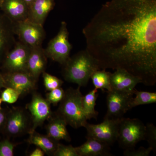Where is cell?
Here are the masks:
<instances>
[{
	"label": "cell",
	"instance_id": "1",
	"mask_svg": "<svg viewBox=\"0 0 156 156\" xmlns=\"http://www.w3.org/2000/svg\"><path fill=\"white\" fill-rule=\"evenodd\" d=\"M101 69H123L156 83V0H111L83 30Z\"/></svg>",
	"mask_w": 156,
	"mask_h": 156
},
{
	"label": "cell",
	"instance_id": "2",
	"mask_svg": "<svg viewBox=\"0 0 156 156\" xmlns=\"http://www.w3.org/2000/svg\"><path fill=\"white\" fill-rule=\"evenodd\" d=\"M62 66L65 80L80 87H86L93 73L101 69L96 59L86 49L70 56Z\"/></svg>",
	"mask_w": 156,
	"mask_h": 156
},
{
	"label": "cell",
	"instance_id": "3",
	"mask_svg": "<svg viewBox=\"0 0 156 156\" xmlns=\"http://www.w3.org/2000/svg\"><path fill=\"white\" fill-rule=\"evenodd\" d=\"M69 88L65 91L64 97L59 102L55 114L66 122L67 125L73 128L83 127L87 122L83 108V95L80 89Z\"/></svg>",
	"mask_w": 156,
	"mask_h": 156
},
{
	"label": "cell",
	"instance_id": "4",
	"mask_svg": "<svg viewBox=\"0 0 156 156\" xmlns=\"http://www.w3.org/2000/svg\"><path fill=\"white\" fill-rule=\"evenodd\" d=\"M145 125L137 119L124 117L120 119L117 141L124 150L135 148L137 144L144 140Z\"/></svg>",
	"mask_w": 156,
	"mask_h": 156
},
{
	"label": "cell",
	"instance_id": "5",
	"mask_svg": "<svg viewBox=\"0 0 156 156\" xmlns=\"http://www.w3.org/2000/svg\"><path fill=\"white\" fill-rule=\"evenodd\" d=\"M69 33L67 23L62 21L58 34L48 43L44 49L48 58L56 62L62 66L64 65L70 57L72 46L69 41Z\"/></svg>",
	"mask_w": 156,
	"mask_h": 156
},
{
	"label": "cell",
	"instance_id": "6",
	"mask_svg": "<svg viewBox=\"0 0 156 156\" xmlns=\"http://www.w3.org/2000/svg\"><path fill=\"white\" fill-rule=\"evenodd\" d=\"M120 119H110L104 117L102 122L97 125L87 122L83 127L87 129V137L94 138L112 145L117 141Z\"/></svg>",
	"mask_w": 156,
	"mask_h": 156
},
{
	"label": "cell",
	"instance_id": "7",
	"mask_svg": "<svg viewBox=\"0 0 156 156\" xmlns=\"http://www.w3.org/2000/svg\"><path fill=\"white\" fill-rule=\"evenodd\" d=\"M13 26L20 41L31 48L42 46L46 35L43 25L26 20L13 23Z\"/></svg>",
	"mask_w": 156,
	"mask_h": 156
},
{
	"label": "cell",
	"instance_id": "8",
	"mask_svg": "<svg viewBox=\"0 0 156 156\" xmlns=\"http://www.w3.org/2000/svg\"><path fill=\"white\" fill-rule=\"evenodd\" d=\"M30 114L32 126L28 134L36 131L38 127L43 125L47 120L49 119L53 114L51 111V104L46 98L37 92L33 94L31 100L26 105Z\"/></svg>",
	"mask_w": 156,
	"mask_h": 156
},
{
	"label": "cell",
	"instance_id": "9",
	"mask_svg": "<svg viewBox=\"0 0 156 156\" xmlns=\"http://www.w3.org/2000/svg\"><path fill=\"white\" fill-rule=\"evenodd\" d=\"M107 92V110L105 117L110 119L123 118L124 115L131 109L130 104L134 94L114 89Z\"/></svg>",
	"mask_w": 156,
	"mask_h": 156
},
{
	"label": "cell",
	"instance_id": "10",
	"mask_svg": "<svg viewBox=\"0 0 156 156\" xmlns=\"http://www.w3.org/2000/svg\"><path fill=\"white\" fill-rule=\"evenodd\" d=\"M31 48L27 45L20 41H16L3 60V68L6 72H27V60Z\"/></svg>",
	"mask_w": 156,
	"mask_h": 156
},
{
	"label": "cell",
	"instance_id": "11",
	"mask_svg": "<svg viewBox=\"0 0 156 156\" xmlns=\"http://www.w3.org/2000/svg\"><path fill=\"white\" fill-rule=\"evenodd\" d=\"M30 120L27 112L20 107L14 108L8 112L4 129L9 136H17L30 130Z\"/></svg>",
	"mask_w": 156,
	"mask_h": 156
},
{
	"label": "cell",
	"instance_id": "12",
	"mask_svg": "<svg viewBox=\"0 0 156 156\" xmlns=\"http://www.w3.org/2000/svg\"><path fill=\"white\" fill-rule=\"evenodd\" d=\"M6 87H11L20 93V96L32 92L37 81L27 72H5L3 74Z\"/></svg>",
	"mask_w": 156,
	"mask_h": 156
},
{
	"label": "cell",
	"instance_id": "13",
	"mask_svg": "<svg viewBox=\"0 0 156 156\" xmlns=\"http://www.w3.org/2000/svg\"><path fill=\"white\" fill-rule=\"evenodd\" d=\"M13 23L3 13H0V62L13 48L15 40Z\"/></svg>",
	"mask_w": 156,
	"mask_h": 156
},
{
	"label": "cell",
	"instance_id": "14",
	"mask_svg": "<svg viewBox=\"0 0 156 156\" xmlns=\"http://www.w3.org/2000/svg\"><path fill=\"white\" fill-rule=\"evenodd\" d=\"M110 79L112 89L128 93H133L136 85L142 83L139 77L123 69H118L111 73Z\"/></svg>",
	"mask_w": 156,
	"mask_h": 156
},
{
	"label": "cell",
	"instance_id": "15",
	"mask_svg": "<svg viewBox=\"0 0 156 156\" xmlns=\"http://www.w3.org/2000/svg\"><path fill=\"white\" fill-rule=\"evenodd\" d=\"M0 9L13 23L27 20L29 7L23 0H2Z\"/></svg>",
	"mask_w": 156,
	"mask_h": 156
},
{
	"label": "cell",
	"instance_id": "16",
	"mask_svg": "<svg viewBox=\"0 0 156 156\" xmlns=\"http://www.w3.org/2000/svg\"><path fill=\"white\" fill-rule=\"evenodd\" d=\"M47 58L44 49L42 46L31 48L27 69V72L37 81L41 75L45 71L48 62Z\"/></svg>",
	"mask_w": 156,
	"mask_h": 156
},
{
	"label": "cell",
	"instance_id": "17",
	"mask_svg": "<svg viewBox=\"0 0 156 156\" xmlns=\"http://www.w3.org/2000/svg\"><path fill=\"white\" fill-rule=\"evenodd\" d=\"M54 0H35L29 8L27 20L44 25L46 18L55 6Z\"/></svg>",
	"mask_w": 156,
	"mask_h": 156
},
{
	"label": "cell",
	"instance_id": "18",
	"mask_svg": "<svg viewBox=\"0 0 156 156\" xmlns=\"http://www.w3.org/2000/svg\"><path fill=\"white\" fill-rule=\"evenodd\" d=\"M83 144L76 147L79 156H111L110 145L97 140L87 137Z\"/></svg>",
	"mask_w": 156,
	"mask_h": 156
},
{
	"label": "cell",
	"instance_id": "19",
	"mask_svg": "<svg viewBox=\"0 0 156 156\" xmlns=\"http://www.w3.org/2000/svg\"><path fill=\"white\" fill-rule=\"evenodd\" d=\"M49 119L46 126L47 135L57 142L61 140L70 142L71 138L66 128V122L56 114L53 115Z\"/></svg>",
	"mask_w": 156,
	"mask_h": 156
},
{
	"label": "cell",
	"instance_id": "20",
	"mask_svg": "<svg viewBox=\"0 0 156 156\" xmlns=\"http://www.w3.org/2000/svg\"><path fill=\"white\" fill-rule=\"evenodd\" d=\"M29 134V137L27 140L29 143L41 149L45 154L53 155L58 142L51 139L47 135L40 134L36 131L30 132Z\"/></svg>",
	"mask_w": 156,
	"mask_h": 156
},
{
	"label": "cell",
	"instance_id": "21",
	"mask_svg": "<svg viewBox=\"0 0 156 156\" xmlns=\"http://www.w3.org/2000/svg\"><path fill=\"white\" fill-rule=\"evenodd\" d=\"M98 96V89L95 88L86 95H83L82 101L83 110L87 120L97 119L98 112L95 110V107Z\"/></svg>",
	"mask_w": 156,
	"mask_h": 156
},
{
	"label": "cell",
	"instance_id": "22",
	"mask_svg": "<svg viewBox=\"0 0 156 156\" xmlns=\"http://www.w3.org/2000/svg\"><path fill=\"white\" fill-rule=\"evenodd\" d=\"M111 73L107 72L105 69L98 70L93 73L91 79L95 89H101L103 91L106 89L107 92L111 91L110 79Z\"/></svg>",
	"mask_w": 156,
	"mask_h": 156
},
{
	"label": "cell",
	"instance_id": "23",
	"mask_svg": "<svg viewBox=\"0 0 156 156\" xmlns=\"http://www.w3.org/2000/svg\"><path fill=\"white\" fill-rule=\"evenodd\" d=\"M135 97L132 98L130 108L131 109L139 105L151 104L156 102V92L138 91L134 89L133 91Z\"/></svg>",
	"mask_w": 156,
	"mask_h": 156
},
{
	"label": "cell",
	"instance_id": "24",
	"mask_svg": "<svg viewBox=\"0 0 156 156\" xmlns=\"http://www.w3.org/2000/svg\"><path fill=\"white\" fill-rule=\"evenodd\" d=\"M144 140L148 143L149 147L156 154V127L152 123H147L145 125Z\"/></svg>",
	"mask_w": 156,
	"mask_h": 156
},
{
	"label": "cell",
	"instance_id": "25",
	"mask_svg": "<svg viewBox=\"0 0 156 156\" xmlns=\"http://www.w3.org/2000/svg\"><path fill=\"white\" fill-rule=\"evenodd\" d=\"M42 74L44 80V85L47 91H50L61 87L64 83L63 81L57 77L50 74L45 71Z\"/></svg>",
	"mask_w": 156,
	"mask_h": 156
},
{
	"label": "cell",
	"instance_id": "26",
	"mask_svg": "<svg viewBox=\"0 0 156 156\" xmlns=\"http://www.w3.org/2000/svg\"><path fill=\"white\" fill-rule=\"evenodd\" d=\"M46 94V99L51 104L56 106L64 97L65 91L61 87L49 91Z\"/></svg>",
	"mask_w": 156,
	"mask_h": 156
},
{
	"label": "cell",
	"instance_id": "27",
	"mask_svg": "<svg viewBox=\"0 0 156 156\" xmlns=\"http://www.w3.org/2000/svg\"><path fill=\"white\" fill-rule=\"evenodd\" d=\"M1 95V99L3 102L9 104L15 103L18 100L20 93L11 87H6Z\"/></svg>",
	"mask_w": 156,
	"mask_h": 156
},
{
	"label": "cell",
	"instance_id": "28",
	"mask_svg": "<svg viewBox=\"0 0 156 156\" xmlns=\"http://www.w3.org/2000/svg\"><path fill=\"white\" fill-rule=\"evenodd\" d=\"M54 156H79L75 147L72 145H65L58 143Z\"/></svg>",
	"mask_w": 156,
	"mask_h": 156
},
{
	"label": "cell",
	"instance_id": "29",
	"mask_svg": "<svg viewBox=\"0 0 156 156\" xmlns=\"http://www.w3.org/2000/svg\"><path fill=\"white\" fill-rule=\"evenodd\" d=\"M16 145L8 139L2 140L0 142V156L14 155V149Z\"/></svg>",
	"mask_w": 156,
	"mask_h": 156
},
{
	"label": "cell",
	"instance_id": "30",
	"mask_svg": "<svg viewBox=\"0 0 156 156\" xmlns=\"http://www.w3.org/2000/svg\"><path fill=\"white\" fill-rule=\"evenodd\" d=\"M151 151L152 150L150 147L146 148L140 147L137 149L125 150L123 154L125 156H148Z\"/></svg>",
	"mask_w": 156,
	"mask_h": 156
},
{
	"label": "cell",
	"instance_id": "31",
	"mask_svg": "<svg viewBox=\"0 0 156 156\" xmlns=\"http://www.w3.org/2000/svg\"><path fill=\"white\" fill-rule=\"evenodd\" d=\"M7 113L8 112L5 110L2 109L0 110V129L4 128L5 127Z\"/></svg>",
	"mask_w": 156,
	"mask_h": 156
},
{
	"label": "cell",
	"instance_id": "32",
	"mask_svg": "<svg viewBox=\"0 0 156 156\" xmlns=\"http://www.w3.org/2000/svg\"><path fill=\"white\" fill-rule=\"evenodd\" d=\"M45 152L44 151L38 147L36 148L30 154V156H44Z\"/></svg>",
	"mask_w": 156,
	"mask_h": 156
},
{
	"label": "cell",
	"instance_id": "33",
	"mask_svg": "<svg viewBox=\"0 0 156 156\" xmlns=\"http://www.w3.org/2000/svg\"><path fill=\"white\" fill-rule=\"evenodd\" d=\"M6 85L5 83V80L2 74L0 73V89L3 88H6Z\"/></svg>",
	"mask_w": 156,
	"mask_h": 156
},
{
	"label": "cell",
	"instance_id": "34",
	"mask_svg": "<svg viewBox=\"0 0 156 156\" xmlns=\"http://www.w3.org/2000/svg\"><path fill=\"white\" fill-rule=\"evenodd\" d=\"M26 4V5L28 6L29 8L31 5L32 4L34 3L35 0H23Z\"/></svg>",
	"mask_w": 156,
	"mask_h": 156
},
{
	"label": "cell",
	"instance_id": "35",
	"mask_svg": "<svg viewBox=\"0 0 156 156\" xmlns=\"http://www.w3.org/2000/svg\"><path fill=\"white\" fill-rule=\"evenodd\" d=\"M2 102V99H1V98H0V110L2 109V107H1Z\"/></svg>",
	"mask_w": 156,
	"mask_h": 156
},
{
	"label": "cell",
	"instance_id": "36",
	"mask_svg": "<svg viewBox=\"0 0 156 156\" xmlns=\"http://www.w3.org/2000/svg\"><path fill=\"white\" fill-rule=\"evenodd\" d=\"M2 0H0V7H1V3H2Z\"/></svg>",
	"mask_w": 156,
	"mask_h": 156
}]
</instances>
